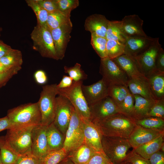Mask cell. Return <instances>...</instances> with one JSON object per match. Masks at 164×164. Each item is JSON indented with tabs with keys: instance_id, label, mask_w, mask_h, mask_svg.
<instances>
[{
	"instance_id": "obj_1",
	"label": "cell",
	"mask_w": 164,
	"mask_h": 164,
	"mask_svg": "<svg viewBox=\"0 0 164 164\" xmlns=\"http://www.w3.org/2000/svg\"><path fill=\"white\" fill-rule=\"evenodd\" d=\"M92 122L97 127L102 135L127 139L136 125L134 119L122 113Z\"/></svg>"
},
{
	"instance_id": "obj_2",
	"label": "cell",
	"mask_w": 164,
	"mask_h": 164,
	"mask_svg": "<svg viewBox=\"0 0 164 164\" xmlns=\"http://www.w3.org/2000/svg\"><path fill=\"white\" fill-rule=\"evenodd\" d=\"M7 116L12 128L41 124V116L37 102L22 104L9 109Z\"/></svg>"
},
{
	"instance_id": "obj_3",
	"label": "cell",
	"mask_w": 164,
	"mask_h": 164,
	"mask_svg": "<svg viewBox=\"0 0 164 164\" xmlns=\"http://www.w3.org/2000/svg\"><path fill=\"white\" fill-rule=\"evenodd\" d=\"M35 126L12 127L8 129L5 136V140L19 156L32 152V132Z\"/></svg>"
},
{
	"instance_id": "obj_4",
	"label": "cell",
	"mask_w": 164,
	"mask_h": 164,
	"mask_svg": "<svg viewBox=\"0 0 164 164\" xmlns=\"http://www.w3.org/2000/svg\"><path fill=\"white\" fill-rule=\"evenodd\" d=\"M33 49L43 57L58 60L51 31L47 25L37 23L30 34Z\"/></svg>"
},
{
	"instance_id": "obj_5",
	"label": "cell",
	"mask_w": 164,
	"mask_h": 164,
	"mask_svg": "<svg viewBox=\"0 0 164 164\" xmlns=\"http://www.w3.org/2000/svg\"><path fill=\"white\" fill-rule=\"evenodd\" d=\"M57 95L56 84L46 85L42 87L37 102L41 116V124L47 126L53 122Z\"/></svg>"
},
{
	"instance_id": "obj_6",
	"label": "cell",
	"mask_w": 164,
	"mask_h": 164,
	"mask_svg": "<svg viewBox=\"0 0 164 164\" xmlns=\"http://www.w3.org/2000/svg\"><path fill=\"white\" fill-rule=\"evenodd\" d=\"M101 143L104 153L113 164L123 163L131 147L128 139L102 135Z\"/></svg>"
},
{
	"instance_id": "obj_7",
	"label": "cell",
	"mask_w": 164,
	"mask_h": 164,
	"mask_svg": "<svg viewBox=\"0 0 164 164\" xmlns=\"http://www.w3.org/2000/svg\"><path fill=\"white\" fill-rule=\"evenodd\" d=\"M84 142V125L83 118L73 107L65 134L63 148L68 154Z\"/></svg>"
},
{
	"instance_id": "obj_8",
	"label": "cell",
	"mask_w": 164,
	"mask_h": 164,
	"mask_svg": "<svg viewBox=\"0 0 164 164\" xmlns=\"http://www.w3.org/2000/svg\"><path fill=\"white\" fill-rule=\"evenodd\" d=\"M82 81H73L68 87L57 89L58 95L63 96L68 99L82 118L90 120L89 107L82 92Z\"/></svg>"
},
{
	"instance_id": "obj_9",
	"label": "cell",
	"mask_w": 164,
	"mask_h": 164,
	"mask_svg": "<svg viewBox=\"0 0 164 164\" xmlns=\"http://www.w3.org/2000/svg\"><path fill=\"white\" fill-rule=\"evenodd\" d=\"M99 73L109 86L121 85L128 87L130 79L112 59L106 57L101 60Z\"/></svg>"
},
{
	"instance_id": "obj_10",
	"label": "cell",
	"mask_w": 164,
	"mask_h": 164,
	"mask_svg": "<svg viewBox=\"0 0 164 164\" xmlns=\"http://www.w3.org/2000/svg\"><path fill=\"white\" fill-rule=\"evenodd\" d=\"M161 47L159 42V38H156L147 49L133 59L141 73L146 78L160 72L156 69L155 63L157 55Z\"/></svg>"
},
{
	"instance_id": "obj_11",
	"label": "cell",
	"mask_w": 164,
	"mask_h": 164,
	"mask_svg": "<svg viewBox=\"0 0 164 164\" xmlns=\"http://www.w3.org/2000/svg\"><path fill=\"white\" fill-rule=\"evenodd\" d=\"M73 107L70 102L63 96L56 97L54 125L65 136L70 121Z\"/></svg>"
},
{
	"instance_id": "obj_12",
	"label": "cell",
	"mask_w": 164,
	"mask_h": 164,
	"mask_svg": "<svg viewBox=\"0 0 164 164\" xmlns=\"http://www.w3.org/2000/svg\"><path fill=\"white\" fill-rule=\"evenodd\" d=\"M89 107L90 120L92 121L102 120L121 113L118 106L109 96Z\"/></svg>"
},
{
	"instance_id": "obj_13",
	"label": "cell",
	"mask_w": 164,
	"mask_h": 164,
	"mask_svg": "<svg viewBox=\"0 0 164 164\" xmlns=\"http://www.w3.org/2000/svg\"><path fill=\"white\" fill-rule=\"evenodd\" d=\"M72 23L64 25L51 30L54 48L58 60L65 56L68 44L71 38Z\"/></svg>"
},
{
	"instance_id": "obj_14",
	"label": "cell",
	"mask_w": 164,
	"mask_h": 164,
	"mask_svg": "<svg viewBox=\"0 0 164 164\" xmlns=\"http://www.w3.org/2000/svg\"><path fill=\"white\" fill-rule=\"evenodd\" d=\"M46 126H35L32 132V152L39 159L49 151L46 134Z\"/></svg>"
},
{
	"instance_id": "obj_15",
	"label": "cell",
	"mask_w": 164,
	"mask_h": 164,
	"mask_svg": "<svg viewBox=\"0 0 164 164\" xmlns=\"http://www.w3.org/2000/svg\"><path fill=\"white\" fill-rule=\"evenodd\" d=\"M109 86L103 78L89 85L82 84V90L88 106L108 96Z\"/></svg>"
},
{
	"instance_id": "obj_16",
	"label": "cell",
	"mask_w": 164,
	"mask_h": 164,
	"mask_svg": "<svg viewBox=\"0 0 164 164\" xmlns=\"http://www.w3.org/2000/svg\"><path fill=\"white\" fill-rule=\"evenodd\" d=\"M164 135V130L146 128L136 125L128 138L133 149L148 143Z\"/></svg>"
},
{
	"instance_id": "obj_17",
	"label": "cell",
	"mask_w": 164,
	"mask_h": 164,
	"mask_svg": "<svg viewBox=\"0 0 164 164\" xmlns=\"http://www.w3.org/2000/svg\"><path fill=\"white\" fill-rule=\"evenodd\" d=\"M155 39L148 36L127 37L124 54L134 59L147 49Z\"/></svg>"
},
{
	"instance_id": "obj_18",
	"label": "cell",
	"mask_w": 164,
	"mask_h": 164,
	"mask_svg": "<svg viewBox=\"0 0 164 164\" xmlns=\"http://www.w3.org/2000/svg\"><path fill=\"white\" fill-rule=\"evenodd\" d=\"M83 119L84 143L95 152H103L101 143L102 135L99 128L90 120Z\"/></svg>"
},
{
	"instance_id": "obj_19",
	"label": "cell",
	"mask_w": 164,
	"mask_h": 164,
	"mask_svg": "<svg viewBox=\"0 0 164 164\" xmlns=\"http://www.w3.org/2000/svg\"><path fill=\"white\" fill-rule=\"evenodd\" d=\"M125 37L147 36L142 27L143 21L137 15H126L121 21Z\"/></svg>"
},
{
	"instance_id": "obj_20",
	"label": "cell",
	"mask_w": 164,
	"mask_h": 164,
	"mask_svg": "<svg viewBox=\"0 0 164 164\" xmlns=\"http://www.w3.org/2000/svg\"><path fill=\"white\" fill-rule=\"evenodd\" d=\"M109 20L104 15L95 14L88 16L84 24L85 29L98 36L105 37Z\"/></svg>"
},
{
	"instance_id": "obj_21",
	"label": "cell",
	"mask_w": 164,
	"mask_h": 164,
	"mask_svg": "<svg viewBox=\"0 0 164 164\" xmlns=\"http://www.w3.org/2000/svg\"><path fill=\"white\" fill-rule=\"evenodd\" d=\"M125 73L129 79H147L140 71L135 61L125 54L112 59Z\"/></svg>"
},
{
	"instance_id": "obj_22",
	"label": "cell",
	"mask_w": 164,
	"mask_h": 164,
	"mask_svg": "<svg viewBox=\"0 0 164 164\" xmlns=\"http://www.w3.org/2000/svg\"><path fill=\"white\" fill-rule=\"evenodd\" d=\"M128 87L131 94H138L146 99L155 101L157 100L154 95L147 79H130Z\"/></svg>"
},
{
	"instance_id": "obj_23",
	"label": "cell",
	"mask_w": 164,
	"mask_h": 164,
	"mask_svg": "<svg viewBox=\"0 0 164 164\" xmlns=\"http://www.w3.org/2000/svg\"><path fill=\"white\" fill-rule=\"evenodd\" d=\"M134 96L135 100L134 105L129 116L135 120L147 117L148 113L156 101L146 99L138 94Z\"/></svg>"
},
{
	"instance_id": "obj_24",
	"label": "cell",
	"mask_w": 164,
	"mask_h": 164,
	"mask_svg": "<svg viewBox=\"0 0 164 164\" xmlns=\"http://www.w3.org/2000/svg\"><path fill=\"white\" fill-rule=\"evenodd\" d=\"M46 134L49 151L63 148L65 136L53 122L47 126Z\"/></svg>"
},
{
	"instance_id": "obj_25",
	"label": "cell",
	"mask_w": 164,
	"mask_h": 164,
	"mask_svg": "<svg viewBox=\"0 0 164 164\" xmlns=\"http://www.w3.org/2000/svg\"><path fill=\"white\" fill-rule=\"evenodd\" d=\"M95 152L84 142L69 152L67 156L73 164H87Z\"/></svg>"
},
{
	"instance_id": "obj_26",
	"label": "cell",
	"mask_w": 164,
	"mask_h": 164,
	"mask_svg": "<svg viewBox=\"0 0 164 164\" xmlns=\"http://www.w3.org/2000/svg\"><path fill=\"white\" fill-rule=\"evenodd\" d=\"M164 135L136 148L133 149L137 154L142 157L149 159L154 153L160 150L164 143Z\"/></svg>"
},
{
	"instance_id": "obj_27",
	"label": "cell",
	"mask_w": 164,
	"mask_h": 164,
	"mask_svg": "<svg viewBox=\"0 0 164 164\" xmlns=\"http://www.w3.org/2000/svg\"><path fill=\"white\" fill-rule=\"evenodd\" d=\"M71 12L56 10L48 12L46 25L50 30L64 25L72 24Z\"/></svg>"
},
{
	"instance_id": "obj_28",
	"label": "cell",
	"mask_w": 164,
	"mask_h": 164,
	"mask_svg": "<svg viewBox=\"0 0 164 164\" xmlns=\"http://www.w3.org/2000/svg\"><path fill=\"white\" fill-rule=\"evenodd\" d=\"M147 78L157 100L164 98V73L158 72L147 77Z\"/></svg>"
},
{
	"instance_id": "obj_29",
	"label": "cell",
	"mask_w": 164,
	"mask_h": 164,
	"mask_svg": "<svg viewBox=\"0 0 164 164\" xmlns=\"http://www.w3.org/2000/svg\"><path fill=\"white\" fill-rule=\"evenodd\" d=\"M106 38L107 40H114L125 44L126 37L122 31L121 21H109Z\"/></svg>"
},
{
	"instance_id": "obj_30",
	"label": "cell",
	"mask_w": 164,
	"mask_h": 164,
	"mask_svg": "<svg viewBox=\"0 0 164 164\" xmlns=\"http://www.w3.org/2000/svg\"><path fill=\"white\" fill-rule=\"evenodd\" d=\"M18 157L7 143L5 136H0V157L2 164H15Z\"/></svg>"
},
{
	"instance_id": "obj_31",
	"label": "cell",
	"mask_w": 164,
	"mask_h": 164,
	"mask_svg": "<svg viewBox=\"0 0 164 164\" xmlns=\"http://www.w3.org/2000/svg\"><path fill=\"white\" fill-rule=\"evenodd\" d=\"M130 92L128 87L121 85H112L109 86L108 96L119 106Z\"/></svg>"
},
{
	"instance_id": "obj_32",
	"label": "cell",
	"mask_w": 164,
	"mask_h": 164,
	"mask_svg": "<svg viewBox=\"0 0 164 164\" xmlns=\"http://www.w3.org/2000/svg\"><path fill=\"white\" fill-rule=\"evenodd\" d=\"M136 125L143 128L153 130H164V119L161 118L148 117L135 120Z\"/></svg>"
},
{
	"instance_id": "obj_33",
	"label": "cell",
	"mask_w": 164,
	"mask_h": 164,
	"mask_svg": "<svg viewBox=\"0 0 164 164\" xmlns=\"http://www.w3.org/2000/svg\"><path fill=\"white\" fill-rule=\"evenodd\" d=\"M68 154L62 148L49 151L39 159L40 164H58L67 156Z\"/></svg>"
},
{
	"instance_id": "obj_34",
	"label": "cell",
	"mask_w": 164,
	"mask_h": 164,
	"mask_svg": "<svg viewBox=\"0 0 164 164\" xmlns=\"http://www.w3.org/2000/svg\"><path fill=\"white\" fill-rule=\"evenodd\" d=\"M3 64L14 67H21L23 63L22 53L18 50L13 49L8 54L0 59Z\"/></svg>"
},
{
	"instance_id": "obj_35",
	"label": "cell",
	"mask_w": 164,
	"mask_h": 164,
	"mask_svg": "<svg viewBox=\"0 0 164 164\" xmlns=\"http://www.w3.org/2000/svg\"><path fill=\"white\" fill-rule=\"evenodd\" d=\"M107 41L106 37L91 34V43L101 59L107 57L106 49Z\"/></svg>"
},
{
	"instance_id": "obj_36",
	"label": "cell",
	"mask_w": 164,
	"mask_h": 164,
	"mask_svg": "<svg viewBox=\"0 0 164 164\" xmlns=\"http://www.w3.org/2000/svg\"><path fill=\"white\" fill-rule=\"evenodd\" d=\"M107 57L113 59L123 54L125 44L114 40H107L106 43Z\"/></svg>"
},
{
	"instance_id": "obj_37",
	"label": "cell",
	"mask_w": 164,
	"mask_h": 164,
	"mask_svg": "<svg viewBox=\"0 0 164 164\" xmlns=\"http://www.w3.org/2000/svg\"><path fill=\"white\" fill-rule=\"evenodd\" d=\"M26 2L36 15L37 23L41 25H46L48 12L42 8L35 0H26Z\"/></svg>"
},
{
	"instance_id": "obj_38",
	"label": "cell",
	"mask_w": 164,
	"mask_h": 164,
	"mask_svg": "<svg viewBox=\"0 0 164 164\" xmlns=\"http://www.w3.org/2000/svg\"><path fill=\"white\" fill-rule=\"evenodd\" d=\"M64 72L68 73L74 81H82L87 78V75L81 68V65L76 63L73 66L64 67Z\"/></svg>"
},
{
	"instance_id": "obj_39",
	"label": "cell",
	"mask_w": 164,
	"mask_h": 164,
	"mask_svg": "<svg viewBox=\"0 0 164 164\" xmlns=\"http://www.w3.org/2000/svg\"><path fill=\"white\" fill-rule=\"evenodd\" d=\"M135 102L134 96L130 92L118 106L121 113L129 116L133 110Z\"/></svg>"
},
{
	"instance_id": "obj_40",
	"label": "cell",
	"mask_w": 164,
	"mask_h": 164,
	"mask_svg": "<svg viewBox=\"0 0 164 164\" xmlns=\"http://www.w3.org/2000/svg\"><path fill=\"white\" fill-rule=\"evenodd\" d=\"M148 117L164 119V98L156 101L148 113Z\"/></svg>"
},
{
	"instance_id": "obj_41",
	"label": "cell",
	"mask_w": 164,
	"mask_h": 164,
	"mask_svg": "<svg viewBox=\"0 0 164 164\" xmlns=\"http://www.w3.org/2000/svg\"><path fill=\"white\" fill-rule=\"evenodd\" d=\"M58 10L63 12H71L79 5L78 0H56Z\"/></svg>"
},
{
	"instance_id": "obj_42",
	"label": "cell",
	"mask_w": 164,
	"mask_h": 164,
	"mask_svg": "<svg viewBox=\"0 0 164 164\" xmlns=\"http://www.w3.org/2000/svg\"><path fill=\"white\" fill-rule=\"evenodd\" d=\"M124 162H128L132 164H150L149 159L141 156L133 149L128 153Z\"/></svg>"
},
{
	"instance_id": "obj_43",
	"label": "cell",
	"mask_w": 164,
	"mask_h": 164,
	"mask_svg": "<svg viewBox=\"0 0 164 164\" xmlns=\"http://www.w3.org/2000/svg\"><path fill=\"white\" fill-rule=\"evenodd\" d=\"M87 164H113L104 152H96Z\"/></svg>"
},
{
	"instance_id": "obj_44",
	"label": "cell",
	"mask_w": 164,
	"mask_h": 164,
	"mask_svg": "<svg viewBox=\"0 0 164 164\" xmlns=\"http://www.w3.org/2000/svg\"><path fill=\"white\" fill-rule=\"evenodd\" d=\"M15 164H40L39 159L32 152L19 156Z\"/></svg>"
},
{
	"instance_id": "obj_45",
	"label": "cell",
	"mask_w": 164,
	"mask_h": 164,
	"mask_svg": "<svg viewBox=\"0 0 164 164\" xmlns=\"http://www.w3.org/2000/svg\"><path fill=\"white\" fill-rule=\"evenodd\" d=\"M38 4L48 12L58 10L56 0H35Z\"/></svg>"
},
{
	"instance_id": "obj_46",
	"label": "cell",
	"mask_w": 164,
	"mask_h": 164,
	"mask_svg": "<svg viewBox=\"0 0 164 164\" xmlns=\"http://www.w3.org/2000/svg\"><path fill=\"white\" fill-rule=\"evenodd\" d=\"M155 65L156 68L158 71L164 73V51L162 47L157 55Z\"/></svg>"
},
{
	"instance_id": "obj_47",
	"label": "cell",
	"mask_w": 164,
	"mask_h": 164,
	"mask_svg": "<svg viewBox=\"0 0 164 164\" xmlns=\"http://www.w3.org/2000/svg\"><path fill=\"white\" fill-rule=\"evenodd\" d=\"M150 164H164V152L160 150L153 154L149 159Z\"/></svg>"
},
{
	"instance_id": "obj_48",
	"label": "cell",
	"mask_w": 164,
	"mask_h": 164,
	"mask_svg": "<svg viewBox=\"0 0 164 164\" xmlns=\"http://www.w3.org/2000/svg\"><path fill=\"white\" fill-rule=\"evenodd\" d=\"M34 77L36 82L39 84H44L47 81V78L46 74L42 70L36 71L34 74Z\"/></svg>"
},
{
	"instance_id": "obj_49",
	"label": "cell",
	"mask_w": 164,
	"mask_h": 164,
	"mask_svg": "<svg viewBox=\"0 0 164 164\" xmlns=\"http://www.w3.org/2000/svg\"><path fill=\"white\" fill-rule=\"evenodd\" d=\"M18 73L15 71L5 73L0 72V88L5 86L10 79Z\"/></svg>"
},
{
	"instance_id": "obj_50",
	"label": "cell",
	"mask_w": 164,
	"mask_h": 164,
	"mask_svg": "<svg viewBox=\"0 0 164 164\" xmlns=\"http://www.w3.org/2000/svg\"><path fill=\"white\" fill-rule=\"evenodd\" d=\"M73 81V79L70 76L63 75L60 83L57 84V87L58 89L68 87L72 85Z\"/></svg>"
},
{
	"instance_id": "obj_51",
	"label": "cell",
	"mask_w": 164,
	"mask_h": 164,
	"mask_svg": "<svg viewBox=\"0 0 164 164\" xmlns=\"http://www.w3.org/2000/svg\"><path fill=\"white\" fill-rule=\"evenodd\" d=\"M22 68L21 67H14L5 65L0 61V72L8 73L12 72H18Z\"/></svg>"
},
{
	"instance_id": "obj_52",
	"label": "cell",
	"mask_w": 164,
	"mask_h": 164,
	"mask_svg": "<svg viewBox=\"0 0 164 164\" xmlns=\"http://www.w3.org/2000/svg\"><path fill=\"white\" fill-rule=\"evenodd\" d=\"M12 49L11 46L0 39V59L9 53Z\"/></svg>"
},
{
	"instance_id": "obj_53",
	"label": "cell",
	"mask_w": 164,
	"mask_h": 164,
	"mask_svg": "<svg viewBox=\"0 0 164 164\" xmlns=\"http://www.w3.org/2000/svg\"><path fill=\"white\" fill-rule=\"evenodd\" d=\"M12 128L9 119L6 115L5 117L0 118V132Z\"/></svg>"
},
{
	"instance_id": "obj_54",
	"label": "cell",
	"mask_w": 164,
	"mask_h": 164,
	"mask_svg": "<svg viewBox=\"0 0 164 164\" xmlns=\"http://www.w3.org/2000/svg\"><path fill=\"white\" fill-rule=\"evenodd\" d=\"M58 164H73V163L67 156Z\"/></svg>"
},
{
	"instance_id": "obj_55",
	"label": "cell",
	"mask_w": 164,
	"mask_h": 164,
	"mask_svg": "<svg viewBox=\"0 0 164 164\" xmlns=\"http://www.w3.org/2000/svg\"><path fill=\"white\" fill-rule=\"evenodd\" d=\"M160 151L164 152V143H163L162 145L160 150Z\"/></svg>"
},
{
	"instance_id": "obj_56",
	"label": "cell",
	"mask_w": 164,
	"mask_h": 164,
	"mask_svg": "<svg viewBox=\"0 0 164 164\" xmlns=\"http://www.w3.org/2000/svg\"><path fill=\"white\" fill-rule=\"evenodd\" d=\"M2 31V29L1 27H0V36H1V33Z\"/></svg>"
},
{
	"instance_id": "obj_57",
	"label": "cell",
	"mask_w": 164,
	"mask_h": 164,
	"mask_svg": "<svg viewBox=\"0 0 164 164\" xmlns=\"http://www.w3.org/2000/svg\"><path fill=\"white\" fill-rule=\"evenodd\" d=\"M123 164H132L128 162H124Z\"/></svg>"
},
{
	"instance_id": "obj_58",
	"label": "cell",
	"mask_w": 164,
	"mask_h": 164,
	"mask_svg": "<svg viewBox=\"0 0 164 164\" xmlns=\"http://www.w3.org/2000/svg\"><path fill=\"white\" fill-rule=\"evenodd\" d=\"M0 164H2L1 162V160L0 157Z\"/></svg>"
},
{
	"instance_id": "obj_59",
	"label": "cell",
	"mask_w": 164,
	"mask_h": 164,
	"mask_svg": "<svg viewBox=\"0 0 164 164\" xmlns=\"http://www.w3.org/2000/svg\"><path fill=\"white\" fill-rule=\"evenodd\" d=\"M123 164V163H121V164Z\"/></svg>"
}]
</instances>
